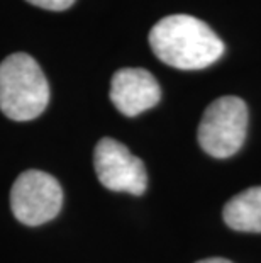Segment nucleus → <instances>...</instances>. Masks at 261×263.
I'll return each mask as SVG.
<instances>
[{"instance_id":"obj_9","label":"nucleus","mask_w":261,"mask_h":263,"mask_svg":"<svg viewBox=\"0 0 261 263\" xmlns=\"http://www.w3.org/2000/svg\"><path fill=\"white\" fill-rule=\"evenodd\" d=\"M197 263H232V261L224 260V258H207V260H200Z\"/></svg>"},{"instance_id":"obj_5","label":"nucleus","mask_w":261,"mask_h":263,"mask_svg":"<svg viewBox=\"0 0 261 263\" xmlns=\"http://www.w3.org/2000/svg\"><path fill=\"white\" fill-rule=\"evenodd\" d=\"M93 166L101 183L112 192L141 195L148 187V173L143 161L127 146L112 138H102L93 151Z\"/></svg>"},{"instance_id":"obj_1","label":"nucleus","mask_w":261,"mask_h":263,"mask_svg":"<svg viewBox=\"0 0 261 263\" xmlns=\"http://www.w3.org/2000/svg\"><path fill=\"white\" fill-rule=\"evenodd\" d=\"M149 46L165 65L202 70L224 54V43L204 21L187 14L163 17L149 31Z\"/></svg>"},{"instance_id":"obj_2","label":"nucleus","mask_w":261,"mask_h":263,"mask_svg":"<svg viewBox=\"0 0 261 263\" xmlns=\"http://www.w3.org/2000/svg\"><path fill=\"white\" fill-rule=\"evenodd\" d=\"M49 102V85L36 60L14 53L0 63V110L12 121L39 117Z\"/></svg>"},{"instance_id":"obj_6","label":"nucleus","mask_w":261,"mask_h":263,"mask_svg":"<svg viewBox=\"0 0 261 263\" xmlns=\"http://www.w3.org/2000/svg\"><path fill=\"white\" fill-rule=\"evenodd\" d=\"M161 99L158 80L144 68H122L110 82V100L121 114L139 116L154 107Z\"/></svg>"},{"instance_id":"obj_4","label":"nucleus","mask_w":261,"mask_h":263,"mask_svg":"<svg viewBox=\"0 0 261 263\" xmlns=\"http://www.w3.org/2000/svg\"><path fill=\"white\" fill-rule=\"evenodd\" d=\"M63 205V190L58 180L46 172L21 173L10 190L12 214L22 224L39 226L54 219Z\"/></svg>"},{"instance_id":"obj_3","label":"nucleus","mask_w":261,"mask_h":263,"mask_svg":"<svg viewBox=\"0 0 261 263\" xmlns=\"http://www.w3.org/2000/svg\"><path fill=\"white\" fill-rule=\"evenodd\" d=\"M248 133V107L234 95L215 99L204 110L198 143L214 158H229L241 149Z\"/></svg>"},{"instance_id":"obj_8","label":"nucleus","mask_w":261,"mask_h":263,"mask_svg":"<svg viewBox=\"0 0 261 263\" xmlns=\"http://www.w3.org/2000/svg\"><path fill=\"white\" fill-rule=\"evenodd\" d=\"M29 4L46 10H65L75 4V0H27Z\"/></svg>"},{"instance_id":"obj_7","label":"nucleus","mask_w":261,"mask_h":263,"mask_svg":"<svg viewBox=\"0 0 261 263\" xmlns=\"http://www.w3.org/2000/svg\"><path fill=\"white\" fill-rule=\"evenodd\" d=\"M226 224L234 231L261 233V187L234 195L222 211Z\"/></svg>"}]
</instances>
